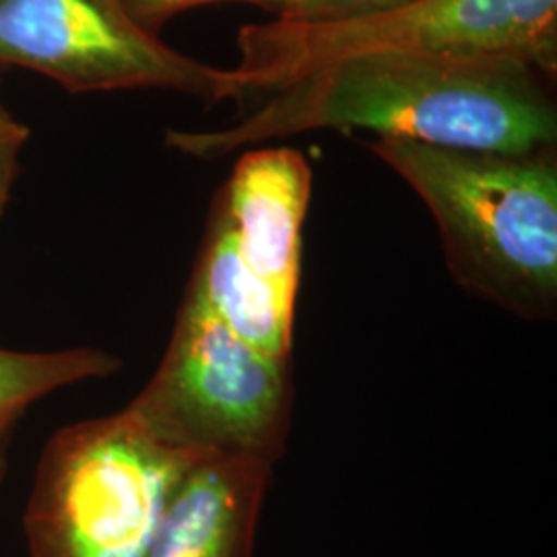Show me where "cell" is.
<instances>
[{
    "instance_id": "cell-16",
    "label": "cell",
    "mask_w": 557,
    "mask_h": 557,
    "mask_svg": "<svg viewBox=\"0 0 557 557\" xmlns=\"http://www.w3.org/2000/svg\"><path fill=\"white\" fill-rule=\"evenodd\" d=\"M292 2H294V0H289V2H287V4H292ZM287 4H285V7H287ZM285 7H283V9H285Z\"/></svg>"
},
{
    "instance_id": "cell-8",
    "label": "cell",
    "mask_w": 557,
    "mask_h": 557,
    "mask_svg": "<svg viewBox=\"0 0 557 557\" xmlns=\"http://www.w3.org/2000/svg\"><path fill=\"white\" fill-rule=\"evenodd\" d=\"M271 471L259 458H199L170 499L145 557H255Z\"/></svg>"
},
{
    "instance_id": "cell-3",
    "label": "cell",
    "mask_w": 557,
    "mask_h": 557,
    "mask_svg": "<svg viewBox=\"0 0 557 557\" xmlns=\"http://www.w3.org/2000/svg\"><path fill=\"white\" fill-rule=\"evenodd\" d=\"M122 409L48 442L25 510L29 557H145L184 475L199 460Z\"/></svg>"
},
{
    "instance_id": "cell-11",
    "label": "cell",
    "mask_w": 557,
    "mask_h": 557,
    "mask_svg": "<svg viewBox=\"0 0 557 557\" xmlns=\"http://www.w3.org/2000/svg\"><path fill=\"white\" fill-rule=\"evenodd\" d=\"M398 0H294L281 9L283 21L354 20L359 15L376 13L397 7Z\"/></svg>"
},
{
    "instance_id": "cell-10",
    "label": "cell",
    "mask_w": 557,
    "mask_h": 557,
    "mask_svg": "<svg viewBox=\"0 0 557 557\" xmlns=\"http://www.w3.org/2000/svg\"><path fill=\"white\" fill-rule=\"evenodd\" d=\"M120 368L116 356L91 347L44 354L0 349V421H17L27 407L60 388L112 376Z\"/></svg>"
},
{
    "instance_id": "cell-4",
    "label": "cell",
    "mask_w": 557,
    "mask_h": 557,
    "mask_svg": "<svg viewBox=\"0 0 557 557\" xmlns=\"http://www.w3.org/2000/svg\"><path fill=\"white\" fill-rule=\"evenodd\" d=\"M238 46L242 94H269L326 62L368 52L512 60L554 71L557 0H407L354 20L242 27Z\"/></svg>"
},
{
    "instance_id": "cell-9",
    "label": "cell",
    "mask_w": 557,
    "mask_h": 557,
    "mask_svg": "<svg viewBox=\"0 0 557 557\" xmlns=\"http://www.w3.org/2000/svg\"><path fill=\"white\" fill-rule=\"evenodd\" d=\"M188 289L244 343L271 358H292L294 312L242 264L230 225L218 209Z\"/></svg>"
},
{
    "instance_id": "cell-14",
    "label": "cell",
    "mask_w": 557,
    "mask_h": 557,
    "mask_svg": "<svg viewBox=\"0 0 557 557\" xmlns=\"http://www.w3.org/2000/svg\"><path fill=\"white\" fill-rule=\"evenodd\" d=\"M17 421H0V479L4 473V465H7V446L11 440V432L15 428Z\"/></svg>"
},
{
    "instance_id": "cell-7",
    "label": "cell",
    "mask_w": 557,
    "mask_h": 557,
    "mask_svg": "<svg viewBox=\"0 0 557 557\" xmlns=\"http://www.w3.org/2000/svg\"><path fill=\"white\" fill-rule=\"evenodd\" d=\"M312 172L294 149H260L238 161L218 211L230 225L242 264L294 312L301 225Z\"/></svg>"
},
{
    "instance_id": "cell-13",
    "label": "cell",
    "mask_w": 557,
    "mask_h": 557,
    "mask_svg": "<svg viewBox=\"0 0 557 557\" xmlns=\"http://www.w3.org/2000/svg\"><path fill=\"white\" fill-rule=\"evenodd\" d=\"M29 137L27 126L20 124L17 120L0 116V215L9 202L11 186L17 174V158H20L21 145Z\"/></svg>"
},
{
    "instance_id": "cell-2",
    "label": "cell",
    "mask_w": 557,
    "mask_h": 557,
    "mask_svg": "<svg viewBox=\"0 0 557 557\" xmlns=\"http://www.w3.org/2000/svg\"><path fill=\"white\" fill-rule=\"evenodd\" d=\"M366 147L438 223L450 273L481 299L529 320L556 317L557 168L545 156L458 151L379 137Z\"/></svg>"
},
{
    "instance_id": "cell-5",
    "label": "cell",
    "mask_w": 557,
    "mask_h": 557,
    "mask_svg": "<svg viewBox=\"0 0 557 557\" xmlns=\"http://www.w3.org/2000/svg\"><path fill=\"white\" fill-rule=\"evenodd\" d=\"M292 405V359L271 358L244 343L186 289L160 368L126 409L184 453L239 455L275 467Z\"/></svg>"
},
{
    "instance_id": "cell-12",
    "label": "cell",
    "mask_w": 557,
    "mask_h": 557,
    "mask_svg": "<svg viewBox=\"0 0 557 557\" xmlns=\"http://www.w3.org/2000/svg\"><path fill=\"white\" fill-rule=\"evenodd\" d=\"M116 2L139 27L156 36V29L161 23L172 20L174 15H178L180 11L209 4V2H225V0H116Z\"/></svg>"
},
{
    "instance_id": "cell-1",
    "label": "cell",
    "mask_w": 557,
    "mask_h": 557,
    "mask_svg": "<svg viewBox=\"0 0 557 557\" xmlns=\"http://www.w3.org/2000/svg\"><path fill=\"white\" fill-rule=\"evenodd\" d=\"M324 128H361L458 151L535 156L556 143L557 116L527 64L368 52L287 81L232 128L170 133L168 140L184 153L215 158Z\"/></svg>"
},
{
    "instance_id": "cell-15",
    "label": "cell",
    "mask_w": 557,
    "mask_h": 557,
    "mask_svg": "<svg viewBox=\"0 0 557 557\" xmlns=\"http://www.w3.org/2000/svg\"><path fill=\"white\" fill-rule=\"evenodd\" d=\"M0 116H7V112H4V110H2V108H0Z\"/></svg>"
},
{
    "instance_id": "cell-17",
    "label": "cell",
    "mask_w": 557,
    "mask_h": 557,
    "mask_svg": "<svg viewBox=\"0 0 557 557\" xmlns=\"http://www.w3.org/2000/svg\"><path fill=\"white\" fill-rule=\"evenodd\" d=\"M400 2H407V0H398V4H400Z\"/></svg>"
},
{
    "instance_id": "cell-6",
    "label": "cell",
    "mask_w": 557,
    "mask_h": 557,
    "mask_svg": "<svg viewBox=\"0 0 557 557\" xmlns=\"http://www.w3.org/2000/svg\"><path fill=\"white\" fill-rule=\"evenodd\" d=\"M0 62L34 69L73 91L174 89L211 101L244 96L236 71L168 48L116 0H0Z\"/></svg>"
}]
</instances>
